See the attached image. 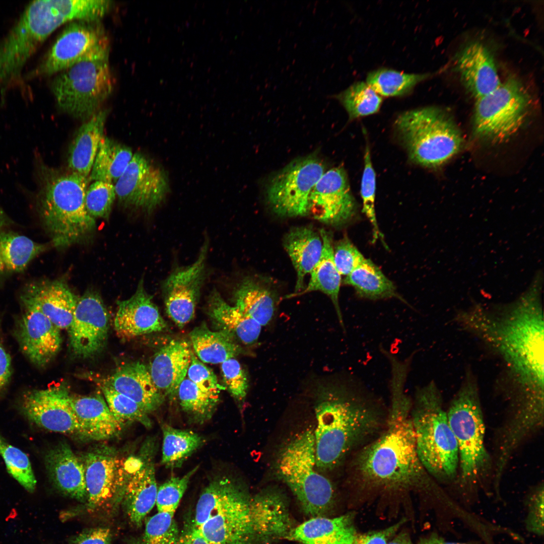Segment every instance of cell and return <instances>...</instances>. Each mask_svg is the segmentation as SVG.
Segmentation results:
<instances>
[{
	"label": "cell",
	"mask_w": 544,
	"mask_h": 544,
	"mask_svg": "<svg viewBox=\"0 0 544 544\" xmlns=\"http://www.w3.org/2000/svg\"><path fill=\"white\" fill-rule=\"evenodd\" d=\"M23 306L24 311L16 319L14 335L27 358L37 367H43L60 349V329L37 308Z\"/></svg>",
	"instance_id": "d6986e66"
},
{
	"label": "cell",
	"mask_w": 544,
	"mask_h": 544,
	"mask_svg": "<svg viewBox=\"0 0 544 544\" xmlns=\"http://www.w3.org/2000/svg\"><path fill=\"white\" fill-rule=\"evenodd\" d=\"M163 440L161 463L166 467L178 468L204 443L203 438L189 430L162 426Z\"/></svg>",
	"instance_id": "ab89813d"
},
{
	"label": "cell",
	"mask_w": 544,
	"mask_h": 544,
	"mask_svg": "<svg viewBox=\"0 0 544 544\" xmlns=\"http://www.w3.org/2000/svg\"><path fill=\"white\" fill-rule=\"evenodd\" d=\"M108 114L100 109L79 128L69 147V171L89 177Z\"/></svg>",
	"instance_id": "f546056e"
},
{
	"label": "cell",
	"mask_w": 544,
	"mask_h": 544,
	"mask_svg": "<svg viewBox=\"0 0 544 544\" xmlns=\"http://www.w3.org/2000/svg\"><path fill=\"white\" fill-rule=\"evenodd\" d=\"M418 544H485L481 539L468 541H451L445 539L436 533H433L421 539Z\"/></svg>",
	"instance_id": "91938a15"
},
{
	"label": "cell",
	"mask_w": 544,
	"mask_h": 544,
	"mask_svg": "<svg viewBox=\"0 0 544 544\" xmlns=\"http://www.w3.org/2000/svg\"><path fill=\"white\" fill-rule=\"evenodd\" d=\"M112 537L109 528H87L73 536L69 540V544H111Z\"/></svg>",
	"instance_id": "11a10c76"
},
{
	"label": "cell",
	"mask_w": 544,
	"mask_h": 544,
	"mask_svg": "<svg viewBox=\"0 0 544 544\" xmlns=\"http://www.w3.org/2000/svg\"><path fill=\"white\" fill-rule=\"evenodd\" d=\"M412 399L402 391L390 394L383 431L354 453L351 481L355 492L366 497L419 494L445 514L454 507L449 495L427 472L418 456L411 411Z\"/></svg>",
	"instance_id": "6da1fadb"
},
{
	"label": "cell",
	"mask_w": 544,
	"mask_h": 544,
	"mask_svg": "<svg viewBox=\"0 0 544 544\" xmlns=\"http://www.w3.org/2000/svg\"><path fill=\"white\" fill-rule=\"evenodd\" d=\"M365 259L347 236L333 248V260L341 275L347 276Z\"/></svg>",
	"instance_id": "f5cc1de1"
},
{
	"label": "cell",
	"mask_w": 544,
	"mask_h": 544,
	"mask_svg": "<svg viewBox=\"0 0 544 544\" xmlns=\"http://www.w3.org/2000/svg\"><path fill=\"white\" fill-rule=\"evenodd\" d=\"M455 70L464 88L476 100L501 84L492 53L483 43L473 41L461 49L455 58Z\"/></svg>",
	"instance_id": "603a6c76"
},
{
	"label": "cell",
	"mask_w": 544,
	"mask_h": 544,
	"mask_svg": "<svg viewBox=\"0 0 544 544\" xmlns=\"http://www.w3.org/2000/svg\"><path fill=\"white\" fill-rule=\"evenodd\" d=\"M344 282L352 286L362 298L376 300L395 297L404 302L391 281L369 259L365 258Z\"/></svg>",
	"instance_id": "f35d334b"
},
{
	"label": "cell",
	"mask_w": 544,
	"mask_h": 544,
	"mask_svg": "<svg viewBox=\"0 0 544 544\" xmlns=\"http://www.w3.org/2000/svg\"><path fill=\"white\" fill-rule=\"evenodd\" d=\"M83 463L87 493L84 510H98L121 500L124 480L120 479L118 460L112 452L105 449L90 452Z\"/></svg>",
	"instance_id": "ffe728a7"
},
{
	"label": "cell",
	"mask_w": 544,
	"mask_h": 544,
	"mask_svg": "<svg viewBox=\"0 0 544 544\" xmlns=\"http://www.w3.org/2000/svg\"><path fill=\"white\" fill-rule=\"evenodd\" d=\"M109 49L106 37L82 59L58 73L53 79L51 89L60 110L85 120L100 110L114 86Z\"/></svg>",
	"instance_id": "52a82bcc"
},
{
	"label": "cell",
	"mask_w": 544,
	"mask_h": 544,
	"mask_svg": "<svg viewBox=\"0 0 544 544\" xmlns=\"http://www.w3.org/2000/svg\"><path fill=\"white\" fill-rule=\"evenodd\" d=\"M249 495L234 481L222 478L212 481L197 502L192 525L199 527L210 518L238 504Z\"/></svg>",
	"instance_id": "836d02e7"
},
{
	"label": "cell",
	"mask_w": 544,
	"mask_h": 544,
	"mask_svg": "<svg viewBox=\"0 0 544 544\" xmlns=\"http://www.w3.org/2000/svg\"><path fill=\"white\" fill-rule=\"evenodd\" d=\"M10 221L4 211L0 207V231L7 226Z\"/></svg>",
	"instance_id": "6125c7cd"
},
{
	"label": "cell",
	"mask_w": 544,
	"mask_h": 544,
	"mask_svg": "<svg viewBox=\"0 0 544 544\" xmlns=\"http://www.w3.org/2000/svg\"><path fill=\"white\" fill-rule=\"evenodd\" d=\"M354 516L311 517L293 528L285 539L303 544H352L357 535Z\"/></svg>",
	"instance_id": "83f0119b"
},
{
	"label": "cell",
	"mask_w": 544,
	"mask_h": 544,
	"mask_svg": "<svg viewBox=\"0 0 544 544\" xmlns=\"http://www.w3.org/2000/svg\"><path fill=\"white\" fill-rule=\"evenodd\" d=\"M209 242L205 239L197 258L191 265L177 267L162 285L167 313L182 327L193 317L200 290L206 278Z\"/></svg>",
	"instance_id": "e0dca14e"
},
{
	"label": "cell",
	"mask_w": 544,
	"mask_h": 544,
	"mask_svg": "<svg viewBox=\"0 0 544 544\" xmlns=\"http://www.w3.org/2000/svg\"><path fill=\"white\" fill-rule=\"evenodd\" d=\"M347 111L350 119L377 112L382 99L366 82H356L332 96Z\"/></svg>",
	"instance_id": "7bdbcfd3"
},
{
	"label": "cell",
	"mask_w": 544,
	"mask_h": 544,
	"mask_svg": "<svg viewBox=\"0 0 544 544\" xmlns=\"http://www.w3.org/2000/svg\"><path fill=\"white\" fill-rule=\"evenodd\" d=\"M109 324V314L99 294L87 290L78 298L67 329L73 353L88 358L100 353L107 343Z\"/></svg>",
	"instance_id": "2e32d148"
},
{
	"label": "cell",
	"mask_w": 544,
	"mask_h": 544,
	"mask_svg": "<svg viewBox=\"0 0 544 544\" xmlns=\"http://www.w3.org/2000/svg\"><path fill=\"white\" fill-rule=\"evenodd\" d=\"M284 246L297 273L295 292L304 290L305 276L319 261L323 249L320 233L310 226L293 228L286 235Z\"/></svg>",
	"instance_id": "4dcf8cb0"
},
{
	"label": "cell",
	"mask_w": 544,
	"mask_h": 544,
	"mask_svg": "<svg viewBox=\"0 0 544 544\" xmlns=\"http://www.w3.org/2000/svg\"><path fill=\"white\" fill-rule=\"evenodd\" d=\"M43 5V0L30 2L0 39V98L3 104L8 92L23 83L24 66L53 32Z\"/></svg>",
	"instance_id": "30bf717a"
},
{
	"label": "cell",
	"mask_w": 544,
	"mask_h": 544,
	"mask_svg": "<svg viewBox=\"0 0 544 544\" xmlns=\"http://www.w3.org/2000/svg\"><path fill=\"white\" fill-rule=\"evenodd\" d=\"M189 336L196 355L205 363H222L235 358L242 351L235 338L229 333L223 330L212 331L205 324L195 327Z\"/></svg>",
	"instance_id": "d590c367"
},
{
	"label": "cell",
	"mask_w": 544,
	"mask_h": 544,
	"mask_svg": "<svg viewBox=\"0 0 544 544\" xmlns=\"http://www.w3.org/2000/svg\"><path fill=\"white\" fill-rule=\"evenodd\" d=\"M116 197L124 207L150 212L169 190L167 177L160 167L136 153L115 184Z\"/></svg>",
	"instance_id": "5bb4252c"
},
{
	"label": "cell",
	"mask_w": 544,
	"mask_h": 544,
	"mask_svg": "<svg viewBox=\"0 0 544 544\" xmlns=\"http://www.w3.org/2000/svg\"><path fill=\"white\" fill-rule=\"evenodd\" d=\"M404 520L385 529L357 534L352 544H387L403 524Z\"/></svg>",
	"instance_id": "9f6ffc18"
},
{
	"label": "cell",
	"mask_w": 544,
	"mask_h": 544,
	"mask_svg": "<svg viewBox=\"0 0 544 544\" xmlns=\"http://www.w3.org/2000/svg\"><path fill=\"white\" fill-rule=\"evenodd\" d=\"M187 375L188 379L206 392L220 394L221 390L225 389V386L218 383L213 370L201 363L192 352Z\"/></svg>",
	"instance_id": "db71d44e"
},
{
	"label": "cell",
	"mask_w": 544,
	"mask_h": 544,
	"mask_svg": "<svg viewBox=\"0 0 544 544\" xmlns=\"http://www.w3.org/2000/svg\"><path fill=\"white\" fill-rule=\"evenodd\" d=\"M36 208L54 246L65 248L88 237L96 219L88 213L85 194L89 177L50 168L35 160Z\"/></svg>",
	"instance_id": "5b68a950"
},
{
	"label": "cell",
	"mask_w": 544,
	"mask_h": 544,
	"mask_svg": "<svg viewBox=\"0 0 544 544\" xmlns=\"http://www.w3.org/2000/svg\"><path fill=\"white\" fill-rule=\"evenodd\" d=\"M325 172L315 153L291 162L268 182L266 197L271 210L283 217L307 215L311 191Z\"/></svg>",
	"instance_id": "7c38bea8"
},
{
	"label": "cell",
	"mask_w": 544,
	"mask_h": 544,
	"mask_svg": "<svg viewBox=\"0 0 544 544\" xmlns=\"http://www.w3.org/2000/svg\"><path fill=\"white\" fill-rule=\"evenodd\" d=\"M456 319L500 358L507 398L544 400L543 318L539 307L527 303L496 313L479 307Z\"/></svg>",
	"instance_id": "7a4b0ae2"
},
{
	"label": "cell",
	"mask_w": 544,
	"mask_h": 544,
	"mask_svg": "<svg viewBox=\"0 0 544 544\" xmlns=\"http://www.w3.org/2000/svg\"><path fill=\"white\" fill-rule=\"evenodd\" d=\"M13 373L12 359L5 349L1 338L0 319V394L8 387Z\"/></svg>",
	"instance_id": "6f0895ef"
},
{
	"label": "cell",
	"mask_w": 544,
	"mask_h": 544,
	"mask_svg": "<svg viewBox=\"0 0 544 544\" xmlns=\"http://www.w3.org/2000/svg\"><path fill=\"white\" fill-rule=\"evenodd\" d=\"M192 351L186 341L174 339L161 348L152 359L149 370L156 386L172 398L187 375Z\"/></svg>",
	"instance_id": "484cf974"
},
{
	"label": "cell",
	"mask_w": 544,
	"mask_h": 544,
	"mask_svg": "<svg viewBox=\"0 0 544 544\" xmlns=\"http://www.w3.org/2000/svg\"><path fill=\"white\" fill-rule=\"evenodd\" d=\"M208 313L223 330L244 345H252L258 339L262 326L235 306L229 305L216 290L208 300Z\"/></svg>",
	"instance_id": "d6a6232c"
},
{
	"label": "cell",
	"mask_w": 544,
	"mask_h": 544,
	"mask_svg": "<svg viewBox=\"0 0 544 544\" xmlns=\"http://www.w3.org/2000/svg\"><path fill=\"white\" fill-rule=\"evenodd\" d=\"M116 198L114 184L101 181H93L86 191V210L95 219H107Z\"/></svg>",
	"instance_id": "7dc6e473"
},
{
	"label": "cell",
	"mask_w": 544,
	"mask_h": 544,
	"mask_svg": "<svg viewBox=\"0 0 544 544\" xmlns=\"http://www.w3.org/2000/svg\"><path fill=\"white\" fill-rule=\"evenodd\" d=\"M235 306L261 326L272 320L276 298L269 287L254 278H245L238 284L234 295Z\"/></svg>",
	"instance_id": "e575fe53"
},
{
	"label": "cell",
	"mask_w": 544,
	"mask_h": 544,
	"mask_svg": "<svg viewBox=\"0 0 544 544\" xmlns=\"http://www.w3.org/2000/svg\"><path fill=\"white\" fill-rule=\"evenodd\" d=\"M153 449L148 447L141 457L130 459L129 475L125 480L122 505L130 523L137 528L156 504L158 488Z\"/></svg>",
	"instance_id": "44dd1931"
},
{
	"label": "cell",
	"mask_w": 544,
	"mask_h": 544,
	"mask_svg": "<svg viewBox=\"0 0 544 544\" xmlns=\"http://www.w3.org/2000/svg\"><path fill=\"white\" fill-rule=\"evenodd\" d=\"M387 544H414L411 538L406 532L396 534Z\"/></svg>",
	"instance_id": "94428289"
},
{
	"label": "cell",
	"mask_w": 544,
	"mask_h": 544,
	"mask_svg": "<svg viewBox=\"0 0 544 544\" xmlns=\"http://www.w3.org/2000/svg\"><path fill=\"white\" fill-rule=\"evenodd\" d=\"M45 244L13 232H0V275L18 273L44 251Z\"/></svg>",
	"instance_id": "74e56055"
},
{
	"label": "cell",
	"mask_w": 544,
	"mask_h": 544,
	"mask_svg": "<svg viewBox=\"0 0 544 544\" xmlns=\"http://www.w3.org/2000/svg\"><path fill=\"white\" fill-rule=\"evenodd\" d=\"M356 210L345 170L335 167L325 171L311 191L307 215L322 223L340 226L351 220Z\"/></svg>",
	"instance_id": "ac0fdd59"
},
{
	"label": "cell",
	"mask_w": 544,
	"mask_h": 544,
	"mask_svg": "<svg viewBox=\"0 0 544 544\" xmlns=\"http://www.w3.org/2000/svg\"><path fill=\"white\" fill-rule=\"evenodd\" d=\"M197 466L182 477H172L157 490L156 505L158 511L175 513Z\"/></svg>",
	"instance_id": "681fc988"
},
{
	"label": "cell",
	"mask_w": 544,
	"mask_h": 544,
	"mask_svg": "<svg viewBox=\"0 0 544 544\" xmlns=\"http://www.w3.org/2000/svg\"><path fill=\"white\" fill-rule=\"evenodd\" d=\"M20 404L23 415L35 425L52 432L83 436L64 384L28 390L22 395Z\"/></svg>",
	"instance_id": "9a60e30c"
},
{
	"label": "cell",
	"mask_w": 544,
	"mask_h": 544,
	"mask_svg": "<svg viewBox=\"0 0 544 544\" xmlns=\"http://www.w3.org/2000/svg\"><path fill=\"white\" fill-rule=\"evenodd\" d=\"M97 22L76 21L67 25L40 62L24 74L23 83L58 74L82 59L106 37Z\"/></svg>",
	"instance_id": "4fadbf2b"
},
{
	"label": "cell",
	"mask_w": 544,
	"mask_h": 544,
	"mask_svg": "<svg viewBox=\"0 0 544 544\" xmlns=\"http://www.w3.org/2000/svg\"><path fill=\"white\" fill-rule=\"evenodd\" d=\"M133 155L129 147L104 135L89 176L90 181H101L115 185Z\"/></svg>",
	"instance_id": "8d00e7d4"
},
{
	"label": "cell",
	"mask_w": 544,
	"mask_h": 544,
	"mask_svg": "<svg viewBox=\"0 0 544 544\" xmlns=\"http://www.w3.org/2000/svg\"><path fill=\"white\" fill-rule=\"evenodd\" d=\"M395 128L409 157L423 166L438 167L461 148L462 138L447 114L436 107L406 111L395 121Z\"/></svg>",
	"instance_id": "9c48e42d"
},
{
	"label": "cell",
	"mask_w": 544,
	"mask_h": 544,
	"mask_svg": "<svg viewBox=\"0 0 544 544\" xmlns=\"http://www.w3.org/2000/svg\"><path fill=\"white\" fill-rule=\"evenodd\" d=\"M178 544H210L198 529L191 525L181 534Z\"/></svg>",
	"instance_id": "680465c9"
},
{
	"label": "cell",
	"mask_w": 544,
	"mask_h": 544,
	"mask_svg": "<svg viewBox=\"0 0 544 544\" xmlns=\"http://www.w3.org/2000/svg\"><path fill=\"white\" fill-rule=\"evenodd\" d=\"M0 455L10 474L26 490L33 492L36 480L27 455L9 444L0 433Z\"/></svg>",
	"instance_id": "bcb514c9"
},
{
	"label": "cell",
	"mask_w": 544,
	"mask_h": 544,
	"mask_svg": "<svg viewBox=\"0 0 544 544\" xmlns=\"http://www.w3.org/2000/svg\"><path fill=\"white\" fill-rule=\"evenodd\" d=\"M530 96L524 85L508 78L495 90L476 100L473 126L475 134L503 141L519 128L527 113Z\"/></svg>",
	"instance_id": "8fae6325"
},
{
	"label": "cell",
	"mask_w": 544,
	"mask_h": 544,
	"mask_svg": "<svg viewBox=\"0 0 544 544\" xmlns=\"http://www.w3.org/2000/svg\"><path fill=\"white\" fill-rule=\"evenodd\" d=\"M105 401L112 414L122 425L127 422H139L147 428L152 422L145 412L134 401L116 391L105 383L100 385Z\"/></svg>",
	"instance_id": "f6af8a7d"
},
{
	"label": "cell",
	"mask_w": 544,
	"mask_h": 544,
	"mask_svg": "<svg viewBox=\"0 0 544 544\" xmlns=\"http://www.w3.org/2000/svg\"><path fill=\"white\" fill-rule=\"evenodd\" d=\"M411 416L423 465L437 482L452 486L457 475L458 449L435 383L416 389Z\"/></svg>",
	"instance_id": "8992f818"
},
{
	"label": "cell",
	"mask_w": 544,
	"mask_h": 544,
	"mask_svg": "<svg viewBox=\"0 0 544 544\" xmlns=\"http://www.w3.org/2000/svg\"><path fill=\"white\" fill-rule=\"evenodd\" d=\"M104 383L134 401L147 414L158 409L164 400L149 369L139 362L118 367Z\"/></svg>",
	"instance_id": "d4e9b609"
},
{
	"label": "cell",
	"mask_w": 544,
	"mask_h": 544,
	"mask_svg": "<svg viewBox=\"0 0 544 544\" xmlns=\"http://www.w3.org/2000/svg\"><path fill=\"white\" fill-rule=\"evenodd\" d=\"M429 76L428 74H407L380 69L368 73L366 83L380 96H399L410 93Z\"/></svg>",
	"instance_id": "b9f144b4"
},
{
	"label": "cell",
	"mask_w": 544,
	"mask_h": 544,
	"mask_svg": "<svg viewBox=\"0 0 544 544\" xmlns=\"http://www.w3.org/2000/svg\"><path fill=\"white\" fill-rule=\"evenodd\" d=\"M544 487L543 482L532 488L526 496L524 526L528 532L538 537L543 536Z\"/></svg>",
	"instance_id": "f907efd6"
},
{
	"label": "cell",
	"mask_w": 544,
	"mask_h": 544,
	"mask_svg": "<svg viewBox=\"0 0 544 544\" xmlns=\"http://www.w3.org/2000/svg\"><path fill=\"white\" fill-rule=\"evenodd\" d=\"M174 513L158 511L146 520L144 533L132 544H178L180 534Z\"/></svg>",
	"instance_id": "ee69618b"
},
{
	"label": "cell",
	"mask_w": 544,
	"mask_h": 544,
	"mask_svg": "<svg viewBox=\"0 0 544 544\" xmlns=\"http://www.w3.org/2000/svg\"><path fill=\"white\" fill-rule=\"evenodd\" d=\"M78 298L61 279L32 282L20 295L22 305L37 308L60 330L70 327Z\"/></svg>",
	"instance_id": "7402d4cb"
},
{
	"label": "cell",
	"mask_w": 544,
	"mask_h": 544,
	"mask_svg": "<svg viewBox=\"0 0 544 544\" xmlns=\"http://www.w3.org/2000/svg\"><path fill=\"white\" fill-rule=\"evenodd\" d=\"M313 431L306 430L291 439L279 453L278 476L291 490L303 512L321 516L334 502L331 482L316 470Z\"/></svg>",
	"instance_id": "ba28073f"
},
{
	"label": "cell",
	"mask_w": 544,
	"mask_h": 544,
	"mask_svg": "<svg viewBox=\"0 0 544 544\" xmlns=\"http://www.w3.org/2000/svg\"><path fill=\"white\" fill-rule=\"evenodd\" d=\"M221 369L225 388L237 401H243L249 386L247 375L244 369L235 358L222 363Z\"/></svg>",
	"instance_id": "816d5d0a"
},
{
	"label": "cell",
	"mask_w": 544,
	"mask_h": 544,
	"mask_svg": "<svg viewBox=\"0 0 544 544\" xmlns=\"http://www.w3.org/2000/svg\"><path fill=\"white\" fill-rule=\"evenodd\" d=\"M323 243V249L319 261L310 272V279L305 289L287 298L305 294L312 291H320L327 295L334 307L339 322L344 328L342 314L340 309L338 296L341 283V275L338 271L333 260V247L332 234L324 229L319 230Z\"/></svg>",
	"instance_id": "1f68e13d"
},
{
	"label": "cell",
	"mask_w": 544,
	"mask_h": 544,
	"mask_svg": "<svg viewBox=\"0 0 544 544\" xmlns=\"http://www.w3.org/2000/svg\"><path fill=\"white\" fill-rule=\"evenodd\" d=\"M180 405L189 419L202 424L213 416L220 399V394L206 392L185 378L177 390Z\"/></svg>",
	"instance_id": "60d3db41"
},
{
	"label": "cell",
	"mask_w": 544,
	"mask_h": 544,
	"mask_svg": "<svg viewBox=\"0 0 544 544\" xmlns=\"http://www.w3.org/2000/svg\"><path fill=\"white\" fill-rule=\"evenodd\" d=\"M71 403L83 431V437L95 440L116 435L122 425L111 412L106 401L99 395L73 396Z\"/></svg>",
	"instance_id": "f1b7e54d"
},
{
	"label": "cell",
	"mask_w": 544,
	"mask_h": 544,
	"mask_svg": "<svg viewBox=\"0 0 544 544\" xmlns=\"http://www.w3.org/2000/svg\"><path fill=\"white\" fill-rule=\"evenodd\" d=\"M49 477L62 494L81 502L87 498L84 463L66 443L50 450L45 457Z\"/></svg>",
	"instance_id": "4316f807"
},
{
	"label": "cell",
	"mask_w": 544,
	"mask_h": 544,
	"mask_svg": "<svg viewBox=\"0 0 544 544\" xmlns=\"http://www.w3.org/2000/svg\"><path fill=\"white\" fill-rule=\"evenodd\" d=\"M117 304L114 325L120 337L132 338L161 331L166 327L152 296L145 289L143 278L140 280L135 293L127 299L118 301Z\"/></svg>",
	"instance_id": "cb8c5ba5"
},
{
	"label": "cell",
	"mask_w": 544,
	"mask_h": 544,
	"mask_svg": "<svg viewBox=\"0 0 544 544\" xmlns=\"http://www.w3.org/2000/svg\"><path fill=\"white\" fill-rule=\"evenodd\" d=\"M376 175L373 167L370 152L368 145L364 154V167L361 184V195L363 200V213L371 224L373 241L383 236L381 233L376 219L375 209Z\"/></svg>",
	"instance_id": "c3c4849f"
},
{
	"label": "cell",
	"mask_w": 544,
	"mask_h": 544,
	"mask_svg": "<svg viewBox=\"0 0 544 544\" xmlns=\"http://www.w3.org/2000/svg\"><path fill=\"white\" fill-rule=\"evenodd\" d=\"M317 391L313 432L316 466L328 470L380 434L388 409L356 379L322 385Z\"/></svg>",
	"instance_id": "3957f363"
},
{
	"label": "cell",
	"mask_w": 544,
	"mask_h": 544,
	"mask_svg": "<svg viewBox=\"0 0 544 544\" xmlns=\"http://www.w3.org/2000/svg\"><path fill=\"white\" fill-rule=\"evenodd\" d=\"M446 413L458 453L457 475L449 495L461 507L471 512L481 491L491 493L488 479L493 475V459L485 443L486 427L480 392L471 374L466 375Z\"/></svg>",
	"instance_id": "277c9868"
}]
</instances>
